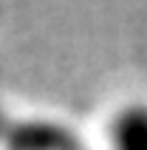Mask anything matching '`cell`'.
Masks as SVG:
<instances>
[{"label": "cell", "mask_w": 147, "mask_h": 150, "mask_svg": "<svg viewBox=\"0 0 147 150\" xmlns=\"http://www.w3.org/2000/svg\"><path fill=\"white\" fill-rule=\"evenodd\" d=\"M113 150H147V105L124 108L113 122Z\"/></svg>", "instance_id": "cell-2"}, {"label": "cell", "mask_w": 147, "mask_h": 150, "mask_svg": "<svg viewBox=\"0 0 147 150\" xmlns=\"http://www.w3.org/2000/svg\"><path fill=\"white\" fill-rule=\"evenodd\" d=\"M71 133L48 122H20L8 130L11 150H71Z\"/></svg>", "instance_id": "cell-1"}]
</instances>
